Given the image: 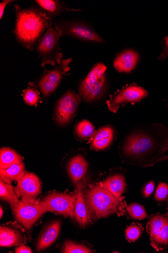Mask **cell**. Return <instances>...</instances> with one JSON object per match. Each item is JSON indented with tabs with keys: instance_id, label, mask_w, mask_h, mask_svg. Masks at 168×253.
<instances>
[{
	"instance_id": "cell-25",
	"label": "cell",
	"mask_w": 168,
	"mask_h": 253,
	"mask_svg": "<svg viewBox=\"0 0 168 253\" xmlns=\"http://www.w3.org/2000/svg\"><path fill=\"white\" fill-rule=\"evenodd\" d=\"M75 132L80 139L87 140L94 135L95 133L94 126L89 121L84 120L76 125Z\"/></svg>"
},
{
	"instance_id": "cell-30",
	"label": "cell",
	"mask_w": 168,
	"mask_h": 253,
	"mask_svg": "<svg viewBox=\"0 0 168 253\" xmlns=\"http://www.w3.org/2000/svg\"><path fill=\"white\" fill-rule=\"evenodd\" d=\"M155 198L159 202H163L168 199V185L164 182H161L158 186Z\"/></svg>"
},
{
	"instance_id": "cell-19",
	"label": "cell",
	"mask_w": 168,
	"mask_h": 253,
	"mask_svg": "<svg viewBox=\"0 0 168 253\" xmlns=\"http://www.w3.org/2000/svg\"><path fill=\"white\" fill-rule=\"evenodd\" d=\"M25 241L23 236L15 230L7 227L0 228V246L10 247L19 246Z\"/></svg>"
},
{
	"instance_id": "cell-1",
	"label": "cell",
	"mask_w": 168,
	"mask_h": 253,
	"mask_svg": "<svg viewBox=\"0 0 168 253\" xmlns=\"http://www.w3.org/2000/svg\"><path fill=\"white\" fill-rule=\"evenodd\" d=\"M168 127L158 124L134 132L122 148L126 162L145 168L168 160Z\"/></svg>"
},
{
	"instance_id": "cell-29",
	"label": "cell",
	"mask_w": 168,
	"mask_h": 253,
	"mask_svg": "<svg viewBox=\"0 0 168 253\" xmlns=\"http://www.w3.org/2000/svg\"><path fill=\"white\" fill-rule=\"evenodd\" d=\"M126 237L131 242H134L140 237L141 231L140 228L136 225L129 226L126 230Z\"/></svg>"
},
{
	"instance_id": "cell-16",
	"label": "cell",
	"mask_w": 168,
	"mask_h": 253,
	"mask_svg": "<svg viewBox=\"0 0 168 253\" xmlns=\"http://www.w3.org/2000/svg\"><path fill=\"white\" fill-rule=\"evenodd\" d=\"M114 134L113 129L109 126L102 127L95 132L92 137V149L96 151H101L106 149L112 143Z\"/></svg>"
},
{
	"instance_id": "cell-6",
	"label": "cell",
	"mask_w": 168,
	"mask_h": 253,
	"mask_svg": "<svg viewBox=\"0 0 168 253\" xmlns=\"http://www.w3.org/2000/svg\"><path fill=\"white\" fill-rule=\"evenodd\" d=\"M146 230L151 245L157 252L168 248V214L152 215Z\"/></svg>"
},
{
	"instance_id": "cell-32",
	"label": "cell",
	"mask_w": 168,
	"mask_h": 253,
	"mask_svg": "<svg viewBox=\"0 0 168 253\" xmlns=\"http://www.w3.org/2000/svg\"><path fill=\"white\" fill-rule=\"evenodd\" d=\"M15 253H32V250L25 245H20L15 249Z\"/></svg>"
},
{
	"instance_id": "cell-21",
	"label": "cell",
	"mask_w": 168,
	"mask_h": 253,
	"mask_svg": "<svg viewBox=\"0 0 168 253\" xmlns=\"http://www.w3.org/2000/svg\"><path fill=\"white\" fill-rule=\"evenodd\" d=\"M35 2L51 18L65 12L73 10L68 9L62 2L54 0H36Z\"/></svg>"
},
{
	"instance_id": "cell-12",
	"label": "cell",
	"mask_w": 168,
	"mask_h": 253,
	"mask_svg": "<svg viewBox=\"0 0 168 253\" xmlns=\"http://www.w3.org/2000/svg\"><path fill=\"white\" fill-rule=\"evenodd\" d=\"M71 61V58L63 59L61 64L42 77L38 86L45 97L51 95L57 88L65 74L70 70L68 65Z\"/></svg>"
},
{
	"instance_id": "cell-27",
	"label": "cell",
	"mask_w": 168,
	"mask_h": 253,
	"mask_svg": "<svg viewBox=\"0 0 168 253\" xmlns=\"http://www.w3.org/2000/svg\"><path fill=\"white\" fill-rule=\"evenodd\" d=\"M62 252L64 253H91L92 251L85 245L68 241L64 244Z\"/></svg>"
},
{
	"instance_id": "cell-17",
	"label": "cell",
	"mask_w": 168,
	"mask_h": 253,
	"mask_svg": "<svg viewBox=\"0 0 168 253\" xmlns=\"http://www.w3.org/2000/svg\"><path fill=\"white\" fill-rule=\"evenodd\" d=\"M61 222L55 221L48 225L41 234L37 244L38 251H42L51 246L60 234Z\"/></svg>"
},
{
	"instance_id": "cell-28",
	"label": "cell",
	"mask_w": 168,
	"mask_h": 253,
	"mask_svg": "<svg viewBox=\"0 0 168 253\" xmlns=\"http://www.w3.org/2000/svg\"><path fill=\"white\" fill-rule=\"evenodd\" d=\"M23 99L30 106H36L40 100V94L37 90L29 87L24 91Z\"/></svg>"
},
{
	"instance_id": "cell-24",
	"label": "cell",
	"mask_w": 168,
	"mask_h": 253,
	"mask_svg": "<svg viewBox=\"0 0 168 253\" xmlns=\"http://www.w3.org/2000/svg\"><path fill=\"white\" fill-rule=\"evenodd\" d=\"M0 197L1 199L10 204L11 206L19 202L15 189L10 183L0 180Z\"/></svg>"
},
{
	"instance_id": "cell-10",
	"label": "cell",
	"mask_w": 168,
	"mask_h": 253,
	"mask_svg": "<svg viewBox=\"0 0 168 253\" xmlns=\"http://www.w3.org/2000/svg\"><path fill=\"white\" fill-rule=\"evenodd\" d=\"M148 92L142 87L136 85H131L119 90L110 96L107 101L108 109L116 113L120 107L129 103H136L147 97Z\"/></svg>"
},
{
	"instance_id": "cell-23",
	"label": "cell",
	"mask_w": 168,
	"mask_h": 253,
	"mask_svg": "<svg viewBox=\"0 0 168 253\" xmlns=\"http://www.w3.org/2000/svg\"><path fill=\"white\" fill-rule=\"evenodd\" d=\"M23 158L15 151L9 148H2L0 151V168L7 169L14 165L22 163Z\"/></svg>"
},
{
	"instance_id": "cell-4",
	"label": "cell",
	"mask_w": 168,
	"mask_h": 253,
	"mask_svg": "<svg viewBox=\"0 0 168 253\" xmlns=\"http://www.w3.org/2000/svg\"><path fill=\"white\" fill-rule=\"evenodd\" d=\"M60 36L53 27V22L47 29L43 37L38 41L36 51L42 59L41 66L44 67L47 64L55 66L60 65L64 59L60 47Z\"/></svg>"
},
{
	"instance_id": "cell-7",
	"label": "cell",
	"mask_w": 168,
	"mask_h": 253,
	"mask_svg": "<svg viewBox=\"0 0 168 253\" xmlns=\"http://www.w3.org/2000/svg\"><path fill=\"white\" fill-rule=\"evenodd\" d=\"M78 193L74 195L53 193L39 202L47 212H53L66 216L74 215Z\"/></svg>"
},
{
	"instance_id": "cell-33",
	"label": "cell",
	"mask_w": 168,
	"mask_h": 253,
	"mask_svg": "<svg viewBox=\"0 0 168 253\" xmlns=\"http://www.w3.org/2000/svg\"><path fill=\"white\" fill-rule=\"evenodd\" d=\"M12 2H13V1H11V0H4V1L0 3V18H2L6 6Z\"/></svg>"
},
{
	"instance_id": "cell-26",
	"label": "cell",
	"mask_w": 168,
	"mask_h": 253,
	"mask_svg": "<svg viewBox=\"0 0 168 253\" xmlns=\"http://www.w3.org/2000/svg\"><path fill=\"white\" fill-rule=\"evenodd\" d=\"M127 211L129 215L135 220H142L148 217L145 209L138 203L130 204L128 206Z\"/></svg>"
},
{
	"instance_id": "cell-5",
	"label": "cell",
	"mask_w": 168,
	"mask_h": 253,
	"mask_svg": "<svg viewBox=\"0 0 168 253\" xmlns=\"http://www.w3.org/2000/svg\"><path fill=\"white\" fill-rule=\"evenodd\" d=\"M106 66L102 63L96 64L86 78L81 83L80 95L86 102L100 98L103 94L105 84Z\"/></svg>"
},
{
	"instance_id": "cell-34",
	"label": "cell",
	"mask_w": 168,
	"mask_h": 253,
	"mask_svg": "<svg viewBox=\"0 0 168 253\" xmlns=\"http://www.w3.org/2000/svg\"><path fill=\"white\" fill-rule=\"evenodd\" d=\"M0 212H1V214H0V216H1V218H2L3 214V211L2 206H1V208H0Z\"/></svg>"
},
{
	"instance_id": "cell-15",
	"label": "cell",
	"mask_w": 168,
	"mask_h": 253,
	"mask_svg": "<svg viewBox=\"0 0 168 253\" xmlns=\"http://www.w3.org/2000/svg\"><path fill=\"white\" fill-rule=\"evenodd\" d=\"M138 59L136 52L127 50L117 55L114 61V67L120 73H130L134 70Z\"/></svg>"
},
{
	"instance_id": "cell-18",
	"label": "cell",
	"mask_w": 168,
	"mask_h": 253,
	"mask_svg": "<svg viewBox=\"0 0 168 253\" xmlns=\"http://www.w3.org/2000/svg\"><path fill=\"white\" fill-rule=\"evenodd\" d=\"M113 196L121 198L126 188V182L124 176L121 174L111 176L100 182Z\"/></svg>"
},
{
	"instance_id": "cell-9",
	"label": "cell",
	"mask_w": 168,
	"mask_h": 253,
	"mask_svg": "<svg viewBox=\"0 0 168 253\" xmlns=\"http://www.w3.org/2000/svg\"><path fill=\"white\" fill-rule=\"evenodd\" d=\"M81 99L79 95L68 90L58 100L56 104L54 119L61 126L68 124L75 116Z\"/></svg>"
},
{
	"instance_id": "cell-22",
	"label": "cell",
	"mask_w": 168,
	"mask_h": 253,
	"mask_svg": "<svg viewBox=\"0 0 168 253\" xmlns=\"http://www.w3.org/2000/svg\"><path fill=\"white\" fill-rule=\"evenodd\" d=\"M26 173L25 165L22 163L13 165L7 169H0V178L6 183L10 184L14 181L20 180Z\"/></svg>"
},
{
	"instance_id": "cell-2",
	"label": "cell",
	"mask_w": 168,
	"mask_h": 253,
	"mask_svg": "<svg viewBox=\"0 0 168 253\" xmlns=\"http://www.w3.org/2000/svg\"><path fill=\"white\" fill-rule=\"evenodd\" d=\"M16 19L14 31L17 41L30 51L43 37L51 23L52 18L43 10L34 7L22 9L14 5Z\"/></svg>"
},
{
	"instance_id": "cell-31",
	"label": "cell",
	"mask_w": 168,
	"mask_h": 253,
	"mask_svg": "<svg viewBox=\"0 0 168 253\" xmlns=\"http://www.w3.org/2000/svg\"><path fill=\"white\" fill-rule=\"evenodd\" d=\"M155 187V183L154 181H150L146 184L142 189V195L146 198H149L153 194Z\"/></svg>"
},
{
	"instance_id": "cell-3",
	"label": "cell",
	"mask_w": 168,
	"mask_h": 253,
	"mask_svg": "<svg viewBox=\"0 0 168 253\" xmlns=\"http://www.w3.org/2000/svg\"><path fill=\"white\" fill-rule=\"evenodd\" d=\"M90 212L98 218H105L116 213L121 208V198L113 196L101 183L89 187L85 195Z\"/></svg>"
},
{
	"instance_id": "cell-8",
	"label": "cell",
	"mask_w": 168,
	"mask_h": 253,
	"mask_svg": "<svg viewBox=\"0 0 168 253\" xmlns=\"http://www.w3.org/2000/svg\"><path fill=\"white\" fill-rule=\"evenodd\" d=\"M55 29L60 37L67 36L85 41L104 42L97 33L82 23L61 21L55 23Z\"/></svg>"
},
{
	"instance_id": "cell-13",
	"label": "cell",
	"mask_w": 168,
	"mask_h": 253,
	"mask_svg": "<svg viewBox=\"0 0 168 253\" xmlns=\"http://www.w3.org/2000/svg\"><path fill=\"white\" fill-rule=\"evenodd\" d=\"M41 182L34 174L26 172L25 175L18 181L15 191L22 201L34 202L40 194Z\"/></svg>"
},
{
	"instance_id": "cell-20",
	"label": "cell",
	"mask_w": 168,
	"mask_h": 253,
	"mask_svg": "<svg viewBox=\"0 0 168 253\" xmlns=\"http://www.w3.org/2000/svg\"><path fill=\"white\" fill-rule=\"evenodd\" d=\"M88 210L85 196L80 190L78 192L74 216L78 224L82 226H85L89 223L90 215Z\"/></svg>"
},
{
	"instance_id": "cell-35",
	"label": "cell",
	"mask_w": 168,
	"mask_h": 253,
	"mask_svg": "<svg viewBox=\"0 0 168 253\" xmlns=\"http://www.w3.org/2000/svg\"><path fill=\"white\" fill-rule=\"evenodd\" d=\"M166 44H167V45L168 46V38H167L166 39Z\"/></svg>"
},
{
	"instance_id": "cell-11",
	"label": "cell",
	"mask_w": 168,
	"mask_h": 253,
	"mask_svg": "<svg viewBox=\"0 0 168 253\" xmlns=\"http://www.w3.org/2000/svg\"><path fill=\"white\" fill-rule=\"evenodd\" d=\"M11 206L16 219L28 229L32 227L42 215L47 212L36 201H21Z\"/></svg>"
},
{
	"instance_id": "cell-14",
	"label": "cell",
	"mask_w": 168,
	"mask_h": 253,
	"mask_svg": "<svg viewBox=\"0 0 168 253\" xmlns=\"http://www.w3.org/2000/svg\"><path fill=\"white\" fill-rule=\"evenodd\" d=\"M88 164L82 155L72 158L67 166V172L72 180L76 185H79L88 171Z\"/></svg>"
}]
</instances>
